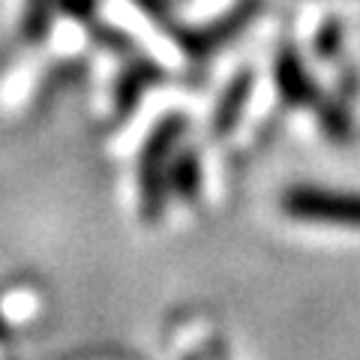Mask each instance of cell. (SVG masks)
Segmentation results:
<instances>
[{
    "label": "cell",
    "instance_id": "cell-4",
    "mask_svg": "<svg viewBox=\"0 0 360 360\" xmlns=\"http://www.w3.org/2000/svg\"><path fill=\"white\" fill-rule=\"evenodd\" d=\"M360 99V72L354 66H345L336 78L330 94H321L319 105H315V117H319V132L336 148L354 141V105Z\"/></svg>",
    "mask_w": 360,
    "mask_h": 360
},
{
    "label": "cell",
    "instance_id": "cell-10",
    "mask_svg": "<svg viewBox=\"0 0 360 360\" xmlns=\"http://www.w3.org/2000/svg\"><path fill=\"white\" fill-rule=\"evenodd\" d=\"M345 49V21L342 15H328L312 33V54L321 63H336Z\"/></svg>",
    "mask_w": 360,
    "mask_h": 360
},
{
    "label": "cell",
    "instance_id": "cell-9",
    "mask_svg": "<svg viewBox=\"0 0 360 360\" xmlns=\"http://www.w3.org/2000/svg\"><path fill=\"white\" fill-rule=\"evenodd\" d=\"M58 13H60V0H25L21 4L18 37L27 45H42L51 37Z\"/></svg>",
    "mask_w": 360,
    "mask_h": 360
},
{
    "label": "cell",
    "instance_id": "cell-12",
    "mask_svg": "<svg viewBox=\"0 0 360 360\" xmlns=\"http://www.w3.org/2000/svg\"><path fill=\"white\" fill-rule=\"evenodd\" d=\"M132 4L139 6L141 13L148 15V18L153 21V25L165 33V37L174 30V25L180 21V18L174 15V9H172V4H168V0H132Z\"/></svg>",
    "mask_w": 360,
    "mask_h": 360
},
{
    "label": "cell",
    "instance_id": "cell-1",
    "mask_svg": "<svg viewBox=\"0 0 360 360\" xmlns=\"http://www.w3.org/2000/svg\"><path fill=\"white\" fill-rule=\"evenodd\" d=\"M186 127H189V117L184 111H168V115H162L153 123L150 132L141 141L135 180H139V217L144 225H156L165 217L168 198H172L168 168H172L174 153L180 150Z\"/></svg>",
    "mask_w": 360,
    "mask_h": 360
},
{
    "label": "cell",
    "instance_id": "cell-8",
    "mask_svg": "<svg viewBox=\"0 0 360 360\" xmlns=\"http://www.w3.org/2000/svg\"><path fill=\"white\" fill-rule=\"evenodd\" d=\"M168 186L172 195L184 205H195L205 186V168H201V153L195 148H180L168 168Z\"/></svg>",
    "mask_w": 360,
    "mask_h": 360
},
{
    "label": "cell",
    "instance_id": "cell-15",
    "mask_svg": "<svg viewBox=\"0 0 360 360\" xmlns=\"http://www.w3.org/2000/svg\"><path fill=\"white\" fill-rule=\"evenodd\" d=\"M186 360H198V357H186Z\"/></svg>",
    "mask_w": 360,
    "mask_h": 360
},
{
    "label": "cell",
    "instance_id": "cell-3",
    "mask_svg": "<svg viewBox=\"0 0 360 360\" xmlns=\"http://www.w3.org/2000/svg\"><path fill=\"white\" fill-rule=\"evenodd\" d=\"M258 13H262V0H238L219 18L205 21V25H184V21H177L168 37H172V42L177 45L186 60L205 63L207 58H213L225 45H231L238 39L255 21Z\"/></svg>",
    "mask_w": 360,
    "mask_h": 360
},
{
    "label": "cell",
    "instance_id": "cell-14",
    "mask_svg": "<svg viewBox=\"0 0 360 360\" xmlns=\"http://www.w3.org/2000/svg\"><path fill=\"white\" fill-rule=\"evenodd\" d=\"M6 336V324H4V319H0V340Z\"/></svg>",
    "mask_w": 360,
    "mask_h": 360
},
{
    "label": "cell",
    "instance_id": "cell-6",
    "mask_svg": "<svg viewBox=\"0 0 360 360\" xmlns=\"http://www.w3.org/2000/svg\"><path fill=\"white\" fill-rule=\"evenodd\" d=\"M165 78H168L165 66L156 58H150V54H132V58H127L115 78V87H111V117L127 120L141 105L144 94L153 90L156 84H162Z\"/></svg>",
    "mask_w": 360,
    "mask_h": 360
},
{
    "label": "cell",
    "instance_id": "cell-2",
    "mask_svg": "<svg viewBox=\"0 0 360 360\" xmlns=\"http://www.w3.org/2000/svg\"><path fill=\"white\" fill-rule=\"evenodd\" d=\"M279 207L288 219L333 229H360V193L319 184H291L279 195Z\"/></svg>",
    "mask_w": 360,
    "mask_h": 360
},
{
    "label": "cell",
    "instance_id": "cell-7",
    "mask_svg": "<svg viewBox=\"0 0 360 360\" xmlns=\"http://www.w3.org/2000/svg\"><path fill=\"white\" fill-rule=\"evenodd\" d=\"M252 94H255V70L252 66H240V70L225 82V87L219 90L217 105L210 111L207 129L213 139H229V135L240 127L246 108L252 103Z\"/></svg>",
    "mask_w": 360,
    "mask_h": 360
},
{
    "label": "cell",
    "instance_id": "cell-5",
    "mask_svg": "<svg viewBox=\"0 0 360 360\" xmlns=\"http://www.w3.org/2000/svg\"><path fill=\"white\" fill-rule=\"evenodd\" d=\"M274 84L279 103L285 108H315L321 99V87L312 78L307 60L295 42H279L274 54Z\"/></svg>",
    "mask_w": 360,
    "mask_h": 360
},
{
    "label": "cell",
    "instance_id": "cell-11",
    "mask_svg": "<svg viewBox=\"0 0 360 360\" xmlns=\"http://www.w3.org/2000/svg\"><path fill=\"white\" fill-rule=\"evenodd\" d=\"M87 30H90V39H94L99 49L108 51V54H115V58H120V60L132 58V54H139V45H135V39L129 37L127 30L103 25V21H94Z\"/></svg>",
    "mask_w": 360,
    "mask_h": 360
},
{
    "label": "cell",
    "instance_id": "cell-13",
    "mask_svg": "<svg viewBox=\"0 0 360 360\" xmlns=\"http://www.w3.org/2000/svg\"><path fill=\"white\" fill-rule=\"evenodd\" d=\"M60 13L66 18L78 21V25L90 27L96 21V13H99V0H60Z\"/></svg>",
    "mask_w": 360,
    "mask_h": 360
}]
</instances>
